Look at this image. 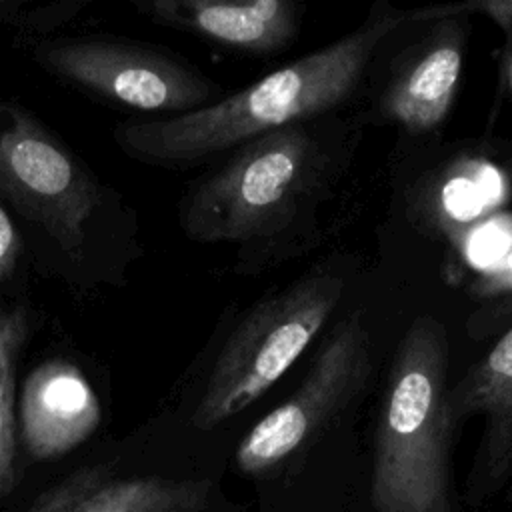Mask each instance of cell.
Masks as SVG:
<instances>
[{
	"mask_svg": "<svg viewBox=\"0 0 512 512\" xmlns=\"http://www.w3.org/2000/svg\"><path fill=\"white\" fill-rule=\"evenodd\" d=\"M0 200L34 272L76 298L124 288L142 256L136 208L54 128L0 94Z\"/></svg>",
	"mask_w": 512,
	"mask_h": 512,
	"instance_id": "1",
	"label": "cell"
},
{
	"mask_svg": "<svg viewBox=\"0 0 512 512\" xmlns=\"http://www.w3.org/2000/svg\"><path fill=\"white\" fill-rule=\"evenodd\" d=\"M402 22L404 12L370 18L354 32L208 106L170 118L118 122L112 138L124 156L146 166H198L342 104L360 84L378 46Z\"/></svg>",
	"mask_w": 512,
	"mask_h": 512,
	"instance_id": "2",
	"label": "cell"
},
{
	"mask_svg": "<svg viewBox=\"0 0 512 512\" xmlns=\"http://www.w3.org/2000/svg\"><path fill=\"white\" fill-rule=\"evenodd\" d=\"M446 374V330L418 316L396 348L378 416L370 482L376 512L450 510Z\"/></svg>",
	"mask_w": 512,
	"mask_h": 512,
	"instance_id": "3",
	"label": "cell"
},
{
	"mask_svg": "<svg viewBox=\"0 0 512 512\" xmlns=\"http://www.w3.org/2000/svg\"><path fill=\"white\" fill-rule=\"evenodd\" d=\"M318 142L288 126L258 136L188 186L178 220L194 242L248 244L284 228L314 192L322 170Z\"/></svg>",
	"mask_w": 512,
	"mask_h": 512,
	"instance_id": "4",
	"label": "cell"
},
{
	"mask_svg": "<svg viewBox=\"0 0 512 512\" xmlns=\"http://www.w3.org/2000/svg\"><path fill=\"white\" fill-rule=\"evenodd\" d=\"M342 294V276L316 272L252 306L204 378L192 428L208 432L264 396L324 328Z\"/></svg>",
	"mask_w": 512,
	"mask_h": 512,
	"instance_id": "5",
	"label": "cell"
},
{
	"mask_svg": "<svg viewBox=\"0 0 512 512\" xmlns=\"http://www.w3.org/2000/svg\"><path fill=\"white\" fill-rule=\"evenodd\" d=\"M24 50L56 82L134 114L170 118L220 98V86L190 62L134 38L52 34Z\"/></svg>",
	"mask_w": 512,
	"mask_h": 512,
	"instance_id": "6",
	"label": "cell"
},
{
	"mask_svg": "<svg viewBox=\"0 0 512 512\" xmlns=\"http://www.w3.org/2000/svg\"><path fill=\"white\" fill-rule=\"evenodd\" d=\"M372 372L370 334L358 314L334 326L298 390L260 418L236 448L242 474L258 476L288 462L348 408Z\"/></svg>",
	"mask_w": 512,
	"mask_h": 512,
	"instance_id": "7",
	"label": "cell"
},
{
	"mask_svg": "<svg viewBox=\"0 0 512 512\" xmlns=\"http://www.w3.org/2000/svg\"><path fill=\"white\" fill-rule=\"evenodd\" d=\"M132 6L158 26L246 54L286 48L300 24V6L290 0H132Z\"/></svg>",
	"mask_w": 512,
	"mask_h": 512,
	"instance_id": "8",
	"label": "cell"
},
{
	"mask_svg": "<svg viewBox=\"0 0 512 512\" xmlns=\"http://www.w3.org/2000/svg\"><path fill=\"white\" fill-rule=\"evenodd\" d=\"M100 400L80 366L52 358L28 374L18 408V430L26 452L36 460H54L98 428Z\"/></svg>",
	"mask_w": 512,
	"mask_h": 512,
	"instance_id": "9",
	"label": "cell"
},
{
	"mask_svg": "<svg viewBox=\"0 0 512 512\" xmlns=\"http://www.w3.org/2000/svg\"><path fill=\"white\" fill-rule=\"evenodd\" d=\"M444 414L452 428L470 416L484 418L480 456L490 478H502L512 466V326L488 354L446 388Z\"/></svg>",
	"mask_w": 512,
	"mask_h": 512,
	"instance_id": "10",
	"label": "cell"
},
{
	"mask_svg": "<svg viewBox=\"0 0 512 512\" xmlns=\"http://www.w3.org/2000/svg\"><path fill=\"white\" fill-rule=\"evenodd\" d=\"M110 466L78 470L46 492L30 512H164L182 504H208L214 484L206 478L138 476L106 480Z\"/></svg>",
	"mask_w": 512,
	"mask_h": 512,
	"instance_id": "11",
	"label": "cell"
},
{
	"mask_svg": "<svg viewBox=\"0 0 512 512\" xmlns=\"http://www.w3.org/2000/svg\"><path fill=\"white\" fill-rule=\"evenodd\" d=\"M464 34L448 22L384 96V112L412 132L436 128L450 112L462 72Z\"/></svg>",
	"mask_w": 512,
	"mask_h": 512,
	"instance_id": "12",
	"label": "cell"
},
{
	"mask_svg": "<svg viewBox=\"0 0 512 512\" xmlns=\"http://www.w3.org/2000/svg\"><path fill=\"white\" fill-rule=\"evenodd\" d=\"M36 326L38 314L26 298L0 304V496L18 482L16 376Z\"/></svg>",
	"mask_w": 512,
	"mask_h": 512,
	"instance_id": "13",
	"label": "cell"
},
{
	"mask_svg": "<svg viewBox=\"0 0 512 512\" xmlns=\"http://www.w3.org/2000/svg\"><path fill=\"white\" fill-rule=\"evenodd\" d=\"M88 0H0V26L14 32L16 44H26L52 36L58 28L74 20Z\"/></svg>",
	"mask_w": 512,
	"mask_h": 512,
	"instance_id": "14",
	"label": "cell"
},
{
	"mask_svg": "<svg viewBox=\"0 0 512 512\" xmlns=\"http://www.w3.org/2000/svg\"><path fill=\"white\" fill-rule=\"evenodd\" d=\"M30 272H34V264L26 238L0 200V304L24 298Z\"/></svg>",
	"mask_w": 512,
	"mask_h": 512,
	"instance_id": "15",
	"label": "cell"
},
{
	"mask_svg": "<svg viewBox=\"0 0 512 512\" xmlns=\"http://www.w3.org/2000/svg\"><path fill=\"white\" fill-rule=\"evenodd\" d=\"M464 252L470 264L488 270L512 250V214H498L472 224L464 236Z\"/></svg>",
	"mask_w": 512,
	"mask_h": 512,
	"instance_id": "16",
	"label": "cell"
},
{
	"mask_svg": "<svg viewBox=\"0 0 512 512\" xmlns=\"http://www.w3.org/2000/svg\"><path fill=\"white\" fill-rule=\"evenodd\" d=\"M468 12H482L494 24H498L506 38V52H512V0H468L460 4H444V6H428L412 12H404V20L422 22V20H440V18H456L466 16Z\"/></svg>",
	"mask_w": 512,
	"mask_h": 512,
	"instance_id": "17",
	"label": "cell"
},
{
	"mask_svg": "<svg viewBox=\"0 0 512 512\" xmlns=\"http://www.w3.org/2000/svg\"><path fill=\"white\" fill-rule=\"evenodd\" d=\"M494 170L488 166L482 172H478L474 178L470 174H460L452 178L444 188V200L448 206H456L450 214L456 220H470L484 214L486 206L496 204L500 198L486 194V176H490Z\"/></svg>",
	"mask_w": 512,
	"mask_h": 512,
	"instance_id": "18",
	"label": "cell"
},
{
	"mask_svg": "<svg viewBox=\"0 0 512 512\" xmlns=\"http://www.w3.org/2000/svg\"><path fill=\"white\" fill-rule=\"evenodd\" d=\"M470 294L478 300L512 302V250L496 266L476 276L470 284Z\"/></svg>",
	"mask_w": 512,
	"mask_h": 512,
	"instance_id": "19",
	"label": "cell"
},
{
	"mask_svg": "<svg viewBox=\"0 0 512 512\" xmlns=\"http://www.w3.org/2000/svg\"><path fill=\"white\" fill-rule=\"evenodd\" d=\"M204 508H206L204 502H192V504H182V506H176V508H170L164 512H202Z\"/></svg>",
	"mask_w": 512,
	"mask_h": 512,
	"instance_id": "20",
	"label": "cell"
}]
</instances>
